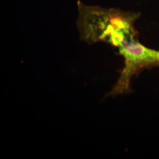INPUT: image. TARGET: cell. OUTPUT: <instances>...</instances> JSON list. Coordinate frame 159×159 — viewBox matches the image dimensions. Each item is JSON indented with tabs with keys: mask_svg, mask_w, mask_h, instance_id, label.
I'll return each mask as SVG.
<instances>
[{
	"mask_svg": "<svg viewBox=\"0 0 159 159\" xmlns=\"http://www.w3.org/2000/svg\"><path fill=\"white\" fill-rule=\"evenodd\" d=\"M77 25L80 39L89 44L99 42L119 48L137 38L134 24L139 12L88 6L78 1Z\"/></svg>",
	"mask_w": 159,
	"mask_h": 159,
	"instance_id": "obj_1",
	"label": "cell"
},
{
	"mask_svg": "<svg viewBox=\"0 0 159 159\" xmlns=\"http://www.w3.org/2000/svg\"><path fill=\"white\" fill-rule=\"evenodd\" d=\"M124 60V66L119 79L108 94L116 96L129 93L132 77L144 69L159 67V50L149 48L136 39L119 48Z\"/></svg>",
	"mask_w": 159,
	"mask_h": 159,
	"instance_id": "obj_2",
	"label": "cell"
}]
</instances>
